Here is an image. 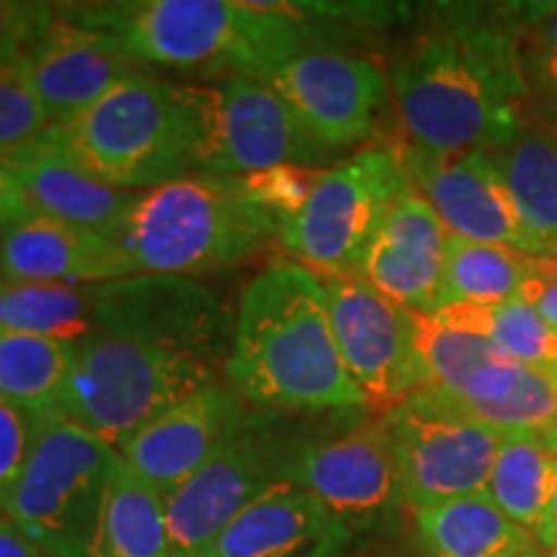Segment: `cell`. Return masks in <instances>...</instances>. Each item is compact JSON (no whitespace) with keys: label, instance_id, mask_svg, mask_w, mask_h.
Returning <instances> with one entry per match:
<instances>
[{"label":"cell","instance_id":"d590c367","mask_svg":"<svg viewBox=\"0 0 557 557\" xmlns=\"http://www.w3.org/2000/svg\"><path fill=\"white\" fill-rule=\"evenodd\" d=\"M58 18L52 3L0 0V62L26 60Z\"/></svg>","mask_w":557,"mask_h":557},{"label":"cell","instance_id":"7a4b0ae2","mask_svg":"<svg viewBox=\"0 0 557 557\" xmlns=\"http://www.w3.org/2000/svg\"><path fill=\"white\" fill-rule=\"evenodd\" d=\"M225 377L261 413L346 418L367 410L333 336L323 278L299 261L269 263L248 284Z\"/></svg>","mask_w":557,"mask_h":557},{"label":"cell","instance_id":"2e32d148","mask_svg":"<svg viewBox=\"0 0 557 557\" xmlns=\"http://www.w3.org/2000/svg\"><path fill=\"white\" fill-rule=\"evenodd\" d=\"M267 83L302 127L336 152L372 137L387 101V78L377 60L325 41L282 62Z\"/></svg>","mask_w":557,"mask_h":557},{"label":"cell","instance_id":"7c38bea8","mask_svg":"<svg viewBox=\"0 0 557 557\" xmlns=\"http://www.w3.org/2000/svg\"><path fill=\"white\" fill-rule=\"evenodd\" d=\"M410 511L485 493L504 434L423 387L385 410Z\"/></svg>","mask_w":557,"mask_h":557},{"label":"cell","instance_id":"ee69618b","mask_svg":"<svg viewBox=\"0 0 557 557\" xmlns=\"http://www.w3.org/2000/svg\"><path fill=\"white\" fill-rule=\"evenodd\" d=\"M0 233H3V230H0Z\"/></svg>","mask_w":557,"mask_h":557},{"label":"cell","instance_id":"cb8c5ba5","mask_svg":"<svg viewBox=\"0 0 557 557\" xmlns=\"http://www.w3.org/2000/svg\"><path fill=\"white\" fill-rule=\"evenodd\" d=\"M416 542L426 557H540L542 545L513 524L487 493L413 511Z\"/></svg>","mask_w":557,"mask_h":557},{"label":"cell","instance_id":"1f68e13d","mask_svg":"<svg viewBox=\"0 0 557 557\" xmlns=\"http://www.w3.org/2000/svg\"><path fill=\"white\" fill-rule=\"evenodd\" d=\"M513 60L529 101V120L557 107V3L511 9Z\"/></svg>","mask_w":557,"mask_h":557},{"label":"cell","instance_id":"ffe728a7","mask_svg":"<svg viewBox=\"0 0 557 557\" xmlns=\"http://www.w3.org/2000/svg\"><path fill=\"white\" fill-rule=\"evenodd\" d=\"M135 274L127 250L96 230L34 212L0 233L3 284L90 287Z\"/></svg>","mask_w":557,"mask_h":557},{"label":"cell","instance_id":"52a82bcc","mask_svg":"<svg viewBox=\"0 0 557 557\" xmlns=\"http://www.w3.org/2000/svg\"><path fill=\"white\" fill-rule=\"evenodd\" d=\"M120 451L65 418H47L5 517L58 557H99Z\"/></svg>","mask_w":557,"mask_h":557},{"label":"cell","instance_id":"b9f144b4","mask_svg":"<svg viewBox=\"0 0 557 557\" xmlns=\"http://www.w3.org/2000/svg\"><path fill=\"white\" fill-rule=\"evenodd\" d=\"M369 557H426V555H423V553L403 555V553H382V549H369Z\"/></svg>","mask_w":557,"mask_h":557},{"label":"cell","instance_id":"8d00e7d4","mask_svg":"<svg viewBox=\"0 0 557 557\" xmlns=\"http://www.w3.org/2000/svg\"><path fill=\"white\" fill-rule=\"evenodd\" d=\"M519 297L557 329V256H534L532 274Z\"/></svg>","mask_w":557,"mask_h":557},{"label":"cell","instance_id":"f35d334b","mask_svg":"<svg viewBox=\"0 0 557 557\" xmlns=\"http://www.w3.org/2000/svg\"><path fill=\"white\" fill-rule=\"evenodd\" d=\"M0 557H58L50 547L21 529L16 521H11L5 513H0Z\"/></svg>","mask_w":557,"mask_h":557},{"label":"cell","instance_id":"603a6c76","mask_svg":"<svg viewBox=\"0 0 557 557\" xmlns=\"http://www.w3.org/2000/svg\"><path fill=\"white\" fill-rule=\"evenodd\" d=\"M346 529L302 487L282 483L253 500L199 557H305Z\"/></svg>","mask_w":557,"mask_h":557},{"label":"cell","instance_id":"ba28073f","mask_svg":"<svg viewBox=\"0 0 557 557\" xmlns=\"http://www.w3.org/2000/svg\"><path fill=\"white\" fill-rule=\"evenodd\" d=\"M194 120V171L243 178L276 165L338 156L318 143L267 81L227 75L214 86H184Z\"/></svg>","mask_w":557,"mask_h":557},{"label":"cell","instance_id":"e0dca14e","mask_svg":"<svg viewBox=\"0 0 557 557\" xmlns=\"http://www.w3.org/2000/svg\"><path fill=\"white\" fill-rule=\"evenodd\" d=\"M261 410L250 408L233 387L212 385L160 413L120 451L122 462L160 496L199 472L246 431Z\"/></svg>","mask_w":557,"mask_h":557},{"label":"cell","instance_id":"277c9868","mask_svg":"<svg viewBox=\"0 0 557 557\" xmlns=\"http://www.w3.org/2000/svg\"><path fill=\"white\" fill-rule=\"evenodd\" d=\"M278 222L246 181L191 173L139 191L116 243L137 274L194 276L235 267L278 240Z\"/></svg>","mask_w":557,"mask_h":557},{"label":"cell","instance_id":"8fae6325","mask_svg":"<svg viewBox=\"0 0 557 557\" xmlns=\"http://www.w3.org/2000/svg\"><path fill=\"white\" fill-rule=\"evenodd\" d=\"M287 483L315 496L351 537H389L408 508L385 413L305 438Z\"/></svg>","mask_w":557,"mask_h":557},{"label":"cell","instance_id":"60d3db41","mask_svg":"<svg viewBox=\"0 0 557 557\" xmlns=\"http://www.w3.org/2000/svg\"><path fill=\"white\" fill-rule=\"evenodd\" d=\"M534 122H542V124H547L549 129H555V132H557V107H555V109H549V111H545V114L534 116Z\"/></svg>","mask_w":557,"mask_h":557},{"label":"cell","instance_id":"6da1fadb","mask_svg":"<svg viewBox=\"0 0 557 557\" xmlns=\"http://www.w3.org/2000/svg\"><path fill=\"white\" fill-rule=\"evenodd\" d=\"M403 150L451 158L496 150L529 122L513 60L511 11L451 9L442 29L416 41L393 75Z\"/></svg>","mask_w":557,"mask_h":557},{"label":"cell","instance_id":"d4e9b609","mask_svg":"<svg viewBox=\"0 0 557 557\" xmlns=\"http://www.w3.org/2000/svg\"><path fill=\"white\" fill-rule=\"evenodd\" d=\"M500 176L542 256H557V132L529 120L496 150Z\"/></svg>","mask_w":557,"mask_h":557},{"label":"cell","instance_id":"ac0fdd59","mask_svg":"<svg viewBox=\"0 0 557 557\" xmlns=\"http://www.w3.org/2000/svg\"><path fill=\"white\" fill-rule=\"evenodd\" d=\"M403 158L413 189L429 201L449 235L542 256L491 152L423 158L403 150Z\"/></svg>","mask_w":557,"mask_h":557},{"label":"cell","instance_id":"5b68a950","mask_svg":"<svg viewBox=\"0 0 557 557\" xmlns=\"http://www.w3.org/2000/svg\"><path fill=\"white\" fill-rule=\"evenodd\" d=\"M70 163L120 191H150L194 171V120L184 86L139 70L83 111L47 129Z\"/></svg>","mask_w":557,"mask_h":557},{"label":"cell","instance_id":"7402d4cb","mask_svg":"<svg viewBox=\"0 0 557 557\" xmlns=\"http://www.w3.org/2000/svg\"><path fill=\"white\" fill-rule=\"evenodd\" d=\"M3 165L18 181L34 212L96 230L111 240L120 238L139 197V191L111 189L101 181L90 178L54 148L47 139V132L24 150L5 158Z\"/></svg>","mask_w":557,"mask_h":557},{"label":"cell","instance_id":"4fadbf2b","mask_svg":"<svg viewBox=\"0 0 557 557\" xmlns=\"http://www.w3.org/2000/svg\"><path fill=\"white\" fill-rule=\"evenodd\" d=\"M276 413H259L243 434L165 498L171 557H199L238 513L287 483L302 431Z\"/></svg>","mask_w":557,"mask_h":557},{"label":"cell","instance_id":"9a60e30c","mask_svg":"<svg viewBox=\"0 0 557 557\" xmlns=\"http://www.w3.org/2000/svg\"><path fill=\"white\" fill-rule=\"evenodd\" d=\"M348 377L382 413L429 385L416 344V312L380 295L359 274L320 276Z\"/></svg>","mask_w":557,"mask_h":557},{"label":"cell","instance_id":"836d02e7","mask_svg":"<svg viewBox=\"0 0 557 557\" xmlns=\"http://www.w3.org/2000/svg\"><path fill=\"white\" fill-rule=\"evenodd\" d=\"M47 418L0 395V513L24 475Z\"/></svg>","mask_w":557,"mask_h":557},{"label":"cell","instance_id":"d6986e66","mask_svg":"<svg viewBox=\"0 0 557 557\" xmlns=\"http://www.w3.org/2000/svg\"><path fill=\"white\" fill-rule=\"evenodd\" d=\"M447 243L449 230L410 184L369 243L359 276L400 308L431 315L436 310Z\"/></svg>","mask_w":557,"mask_h":557},{"label":"cell","instance_id":"d6a6232c","mask_svg":"<svg viewBox=\"0 0 557 557\" xmlns=\"http://www.w3.org/2000/svg\"><path fill=\"white\" fill-rule=\"evenodd\" d=\"M50 127L34 86L29 58L0 62V163L39 139Z\"/></svg>","mask_w":557,"mask_h":557},{"label":"cell","instance_id":"484cf974","mask_svg":"<svg viewBox=\"0 0 557 557\" xmlns=\"http://www.w3.org/2000/svg\"><path fill=\"white\" fill-rule=\"evenodd\" d=\"M555 470L557 431H511L500 442L485 493L513 524L540 540L553 496Z\"/></svg>","mask_w":557,"mask_h":557},{"label":"cell","instance_id":"5bb4252c","mask_svg":"<svg viewBox=\"0 0 557 557\" xmlns=\"http://www.w3.org/2000/svg\"><path fill=\"white\" fill-rule=\"evenodd\" d=\"M96 331L184 354L212 367L227 364L235 320L207 284L191 276L135 274L94 284Z\"/></svg>","mask_w":557,"mask_h":557},{"label":"cell","instance_id":"e575fe53","mask_svg":"<svg viewBox=\"0 0 557 557\" xmlns=\"http://www.w3.org/2000/svg\"><path fill=\"white\" fill-rule=\"evenodd\" d=\"M320 173H323V169L289 163L253 173V176H243V181H246L250 197L267 207L278 222H287L302 209Z\"/></svg>","mask_w":557,"mask_h":557},{"label":"cell","instance_id":"f1b7e54d","mask_svg":"<svg viewBox=\"0 0 557 557\" xmlns=\"http://www.w3.org/2000/svg\"><path fill=\"white\" fill-rule=\"evenodd\" d=\"M78 344L0 331V395L52 418Z\"/></svg>","mask_w":557,"mask_h":557},{"label":"cell","instance_id":"74e56055","mask_svg":"<svg viewBox=\"0 0 557 557\" xmlns=\"http://www.w3.org/2000/svg\"><path fill=\"white\" fill-rule=\"evenodd\" d=\"M34 209L21 191L18 181L13 173L0 163V230H9L16 222L32 218Z\"/></svg>","mask_w":557,"mask_h":557},{"label":"cell","instance_id":"4316f807","mask_svg":"<svg viewBox=\"0 0 557 557\" xmlns=\"http://www.w3.org/2000/svg\"><path fill=\"white\" fill-rule=\"evenodd\" d=\"M532 261L534 256L521 253V250L449 235L436 310L449 308V305L493 308V305L519 297L532 274Z\"/></svg>","mask_w":557,"mask_h":557},{"label":"cell","instance_id":"ab89813d","mask_svg":"<svg viewBox=\"0 0 557 557\" xmlns=\"http://www.w3.org/2000/svg\"><path fill=\"white\" fill-rule=\"evenodd\" d=\"M542 547L549 549V555L557 557V470H555V485H553V496H549V506H547V519H545V529L540 534Z\"/></svg>","mask_w":557,"mask_h":557},{"label":"cell","instance_id":"4dcf8cb0","mask_svg":"<svg viewBox=\"0 0 557 557\" xmlns=\"http://www.w3.org/2000/svg\"><path fill=\"white\" fill-rule=\"evenodd\" d=\"M94 287V284H90ZM67 284H5L3 331L78 344L96 333L94 292Z\"/></svg>","mask_w":557,"mask_h":557},{"label":"cell","instance_id":"44dd1931","mask_svg":"<svg viewBox=\"0 0 557 557\" xmlns=\"http://www.w3.org/2000/svg\"><path fill=\"white\" fill-rule=\"evenodd\" d=\"M29 67L52 127L78 120L111 88L143 70L109 34L83 29L60 16L32 50Z\"/></svg>","mask_w":557,"mask_h":557},{"label":"cell","instance_id":"8992f818","mask_svg":"<svg viewBox=\"0 0 557 557\" xmlns=\"http://www.w3.org/2000/svg\"><path fill=\"white\" fill-rule=\"evenodd\" d=\"M218 382V372L184 354L111 333L78 341L54 416L122 451L160 413Z\"/></svg>","mask_w":557,"mask_h":557},{"label":"cell","instance_id":"30bf717a","mask_svg":"<svg viewBox=\"0 0 557 557\" xmlns=\"http://www.w3.org/2000/svg\"><path fill=\"white\" fill-rule=\"evenodd\" d=\"M416 344L429 385L485 426L557 431V374L527 367L478 333L416 312Z\"/></svg>","mask_w":557,"mask_h":557},{"label":"cell","instance_id":"9c48e42d","mask_svg":"<svg viewBox=\"0 0 557 557\" xmlns=\"http://www.w3.org/2000/svg\"><path fill=\"white\" fill-rule=\"evenodd\" d=\"M410 186L403 148H367L320 173L278 243L318 276L359 274L389 207Z\"/></svg>","mask_w":557,"mask_h":557},{"label":"cell","instance_id":"83f0119b","mask_svg":"<svg viewBox=\"0 0 557 557\" xmlns=\"http://www.w3.org/2000/svg\"><path fill=\"white\" fill-rule=\"evenodd\" d=\"M99 557H171L165 496L127 465H116L103 511Z\"/></svg>","mask_w":557,"mask_h":557},{"label":"cell","instance_id":"f546056e","mask_svg":"<svg viewBox=\"0 0 557 557\" xmlns=\"http://www.w3.org/2000/svg\"><path fill=\"white\" fill-rule=\"evenodd\" d=\"M431 318L449 329L485 336L521 364L557 374V329L549 325L527 299L513 297L508 302L493 305V308L449 305V308L431 312Z\"/></svg>","mask_w":557,"mask_h":557},{"label":"cell","instance_id":"7bdbcfd3","mask_svg":"<svg viewBox=\"0 0 557 557\" xmlns=\"http://www.w3.org/2000/svg\"><path fill=\"white\" fill-rule=\"evenodd\" d=\"M3 289H5V284H3V278H0V331H3Z\"/></svg>","mask_w":557,"mask_h":557},{"label":"cell","instance_id":"3957f363","mask_svg":"<svg viewBox=\"0 0 557 557\" xmlns=\"http://www.w3.org/2000/svg\"><path fill=\"white\" fill-rule=\"evenodd\" d=\"M83 29L109 34L139 65L233 73L267 81L274 70L323 41L292 3L238 0H129L54 5Z\"/></svg>","mask_w":557,"mask_h":557}]
</instances>
